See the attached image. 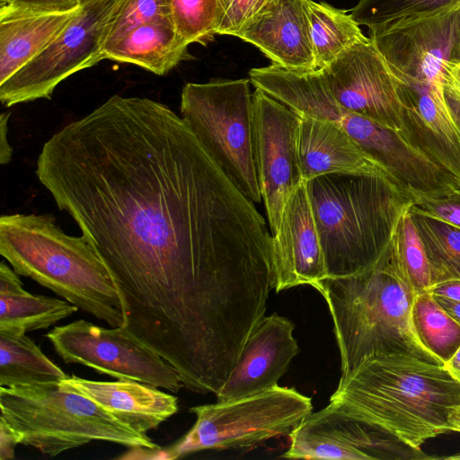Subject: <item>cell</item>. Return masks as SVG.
I'll list each match as a JSON object with an SVG mask.
<instances>
[{
    "mask_svg": "<svg viewBox=\"0 0 460 460\" xmlns=\"http://www.w3.org/2000/svg\"><path fill=\"white\" fill-rule=\"evenodd\" d=\"M36 174L108 266L122 327L185 385L228 373L274 288L272 235L182 118L113 95L43 145Z\"/></svg>",
    "mask_w": 460,
    "mask_h": 460,
    "instance_id": "1",
    "label": "cell"
},
{
    "mask_svg": "<svg viewBox=\"0 0 460 460\" xmlns=\"http://www.w3.org/2000/svg\"><path fill=\"white\" fill-rule=\"evenodd\" d=\"M330 401L420 449L450 431V418L460 408V382L444 365L406 353L379 354L341 377Z\"/></svg>",
    "mask_w": 460,
    "mask_h": 460,
    "instance_id": "2",
    "label": "cell"
},
{
    "mask_svg": "<svg viewBox=\"0 0 460 460\" xmlns=\"http://www.w3.org/2000/svg\"><path fill=\"white\" fill-rule=\"evenodd\" d=\"M324 298L341 358V377L366 358L406 353L444 365L420 341L411 323L416 292L400 268L391 241L370 268L326 277L314 288Z\"/></svg>",
    "mask_w": 460,
    "mask_h": 460,
    "instance_id": "3",
    "label": "cell"
},
{
    "mask_svg": "<svg viewBox=\"0 0 460 460\" xmlns=\"http://www.w3.org/2000/svg\"><path fill=\"white\" fill-rule=\"evenodd\" d=\"M327 277L359 273L381 257L411 199L381 169L305 181Z\"/></svg>",
    "mask_w": 460,
    "mask_h": 460,
    "instance_id": "4",
    "label": "cell"
},
{
    "mask_svg": "<svg viewBox=\"0 0 460 460\" xmlns=\"http://www.w3.org/2000/svg\"><path fill=\"white\" fill-rule=\"evenodd\" d=\"M0 254L17 274L111 327L124 325L123 299L103 259L86 234H66L52 215H3Z\"/></svg>",
    "mask_w": 460,
    "mask_h": 460,
    "instance_id": "5",
    "label": "cell"
},
{
    "mask_svg": "<svg viewBox=\"0 0 460 460\" xmlns=\"http://www.w3.org/2000/svg\"><path fill=\"white\" fill-rule=\"evenodd\" d=\"M0 411L19 444L49 456L92 441L159 447L147 435L129 429L94 401L60 383L0 386Z\"/></svg>",
    "mask_w": 460,
    "mask_h": 460,
    "instance_id": "6",
    "label": "cell"
},
{
    "mask_svg": "<svg viewBox=\"0 0 460 460\" xmlns=\"http://www.w3.org/2000/svg\"><path fill=\"white\" fill-rule=\"evenodd\" d=\"M192 428L167 447L131 448L122 458L178 459L208 449H250L296 429L313 412L312 399L277 385L228 402L190 408Z\"/></svg>",
    "mask_w": 460,
    "mask_h": 460,
    "instance_id": "7",
    "label": "cell"
},
{
    "mask_svg": "<svg viewBox=\"0 0 460 460\" xmlns=\"http://www.w3.org/2000/svg\"><path fill=\"white\" fill-rule=\"evenodd\" d=\"M250 79L188 83L181 113L231 182L252 202L261 201L254 146Z\"/></svg>",
    "mask_w": 460,
    "mask_h": 460,
    "instance_id": "8",
    "label": "cell"
},
{
    "mask_svg": "<svg viewBox=\"0 0 460 460\" xmlns=\"http://www.w3.org/2000/svg\"><path fill=\"white\" fill-rule=\"evenodd\" d=\"M119 0L83 3L63 31L38 56L0 84L7 107L50 99L65 79L103 59L106 29Z\"/></svg>",
    "mask_w": 460,
    "mask_h": 460,
    "instance_id": "9",
    "label": "cell"
},
{
    "mask_svg": "<svg viewBox=\"0 0 460 460\" xmlns=\"http://www.w3.org/2000/svg\"><path fill=\"white\" fill-rule=\"evenodd\" d=\"M46 337L65 363L172 393L183 387L177 370L122 326L105 328L80 319L55 327Z\"/></svg>",
    "mask_w": 460,
    "mask_h": 460,
    "instance_id": "10",
    "label": "cell"
},
{
    "mask_svg": "<svg viewBox=\"0 0 460 460\" xmlns=\"http://www.w3.org/2000/svg\"><path fill=\"white\" fill-rule=\"evenodd\" d=\"M288 459H429L335 401L310 413L289 434Z\"/></svg>",
    "mask_w": 460,
    "mask_h": 460,
    "instance_id": "11",
    "label": "cell"
},
{
    "mask_svg": "<svg viewBox=\"0 0 460 460\" xmlns=\"http://www.w3.org/2000/svg\"><path fill=\"white\" fill-rule=\"evenodd\" d=\"M368 33L394 74L444 85L446 67L460 62V2L369 29Z\"/></svg>",
    "mask_w": 460,
    "mask_h": 460,
    "instance_id": "12",
    "label": "cell"
},
{
    "mask_svg": "<svg viewBox=\"0 0 460 460\" xmlns=\"http://www.w3.org/2000/svg\"><path fill=\"white\" fill-rule=\"evenodd\" d=\"M252 106L258 181L274 234L287 200L304 182L297 146L300 116L257 88Z\"/></svg>",
    "mask_w": 460,
    "mask_h": 460,
    "instance_id": "13",
    "label": "cell"
},
{
    "mask_svg": "<svg viewBox=\"0 0 460 460\" xmlns=\"http://www.w3.org/2000/svg\"><path fill=\"white\" fill-rule=\"evenodd\" d=\"M321 70L343 108L400 131L394 75L369 38L345 50Z\"/></svg>",
    "mask_w": 460,
    "mask_h": 460,
    "instance_id": "14",
    "label": "cell"
},
{
    "mask_svg": "<svg viewBox=\"0 0 460 460\" xmlns=\"http://www.w3.org/2000/svg\"><path fill=\"white\" fill-rule=\"evenodd\" d=\"M274 289L314 288L327 277L324 257L305 181L289 196L271 234Z\"/></svg>",
    "mask_w": 460,
    "mask_h": 460,
    "instance_id": "15",
    "label": "cell"
},
{
    "mask_svg": "<svg viewBox=\"0 0 460 460\" xmlns=\"http://www.w3.org/2000/svg\"><path fill=\"white\" fill-rule=\"evenodd\" d=\"M295 324L273 313L264 316L247 339L231 375L216 394L228 402L273 388L299 353Z\"/></svg>",
    "mask_w": 460,
    "mask_h": 460,
    "instance_id": "16",
    "label": "cell"
},
{
    "mask_svg": "<svg viewBox=\"0 0 460 460\" xmlns=\"http://www.w3.org/2000/svg\"><path fill=\"white\" fill-rule=\"evenodd\" d=\"M352 140L412 199L460 189V180L413 146L402 133L363 117Z\"/></svg>",
    "mask_w": 460,
    "mask_h": 460,
    "instance_id": "17",
    "label": "cell"
},
{
    "mask_svg": "<svg viewBox=\"0 0 460 460\" xmlns=\"http://www.w3.org/2000/svg\"><path fill=\"white\" fill-rule=\"evenodd\" d=\"M234 37L256 46L273 65L316 69L306 0H270Z\"/></svg>",
    "mask_w": 460,
    "mask_h": 460,
    "instance_id": "18",
    "label": "cell"
},
{
    "mask_svg": "<svg viewBox=\"0 0 460 460\" xmlns=\"http://www.w3.org/2000/svg\"><path fill=\"white\" fill-rule=\"evenodd\" d=\"M60 385L94 401L121 423L142 435L178 411L176 396L137 381H93L72 376Z\"/></svg>",
    "mask_w": 460,
    "mask_h": 460,
    "instance_id": "19",
    "label": "cell"
},
{
    "mask_svg": "<svg viewBox=\"0 0 460 460\" xmlns=\"http://www.w3.org/2000/svg\"><path fill=\"white\" fill-rule=\"evenodd\" d=\"M297 146L304 181L331 172L378 168L341 128L329 121L300 116Z\"/></svg>",
    "mask_w": 460,
    "mask_h": 460,
    "instance_id": "20",
    "label": "cell"
},
{
    "mask_svg": "<svg viewBox=\"0 0 460 460\" xmlns=\"http://www.w3.org/2000/svg\"><path fill=\"white\" fill-rule=\"evenodd\" d=\"M189 44L172 18L139 25L103 48V59L129 63L164 75L189 58Z\"/></svg>",
    "mask_w": 460,
    "mask_h": 460,
    "instance_id": "21",
    "label": "cell"
},
{
    "mask_svg": "<svg viewBox=\"0 0 460 460\" xmlns=\"http://www.w3.org/2000/svg\"><path fill=\"white\" fill-rule=\"evenodd\" d=\"M77 10L0 20V84L44 50Z\"/></svg>",
    "mask_w": 460,
    "mask_h": 460,
    "instance_id": "22",
    "label": "cell"
},
{
    "mask_svg": "<svg viewBox=\"0 0 460 460\" xmlns=\"http://www.w3.org/2000/svg\"><path fill=\"white\" fill-rule=\"evenodd\" d=\"M67 377L26 333L0 330V386L61 383Z\"/></svg>",
    "mask_w": 460,
    "mask_h": 460,
    "instance_id": "23",
    "label": "cell"
},
{
    "mask_svg": "<svg viewBox=\"0 0 460 460\" xmlns=\"http://www.w3.org/2000/svg\"><path fill=\"white\" fill-rule=\"evenodd\" d=\"M316 69H322L357 43L367 40L350 13L324 2L306 0Z\"/></svg>",
    "mask_w": 460,
    "mask_h": 460,
    "instance_id": "24",
    "label": "cell"
},
{
    "mask_svg": "<svg viewBox=\"0 0 460 460\" xmlns=\"http://www.w3.org/2000/svg\"><path fill=\"white\" fill-rule=\"evenodd\" d=\"M409 210L427 254L431 286L460 279V228L411 206Z\"/></svg>",
    "mask_w": 460,
    "mask_h": 460,
    "instance_id": "25",
    "label": "cell"
},
{
    "mask_svg": "<svg viewBox=\"0 0 460 460\" xmlns=\"http://www.w3.org/2000/svg\"><path fill=\"white\" fill-rule=\"evenodd\" d=\"M79 308L66 300L22 293L0 296V330L26 333L47 329Z\"/></svg>",
    "mask_w": 460,
    "mask_h": 460,
    "instance_id": "26",
    "label": "cell"
},
{
    "mask_svg": "<svg viewBox=\"0 0 460 460\" xmlns=\"http://www.w3.org/2000/svg\"><path fill=\"white\" fill-rule=\"evenodd\" d=\"M411 323L420 341L443 364L460 346V324L429 291L416 294L411 307Z\"/></svg>",
    "mask_w": 460,
    "mask_h": 460,
    "instance_id": "27",
    "label": "cell"
},
{
    "mask_svg": "<svg viewBox=\"0 0 460 460\" xmlns=\"http://www.w3.org/2000/svg\"><path fill=\"white\" fill-rule=\"evenodd\" d=\"M409 208L398 220L391 246L400 268L417 294L428 291L431 280L427 254Z\"/></svg>",
    "mask_w": 460,
    "mask_h": 460,
    "instance_id": "28",
    "label": "cell"
},
{
    "mask_svg": "<svg viewBox=\"0 0 460 460\" xmlns=\"http://www.w3.org/2000/svg\"><path fill=\"white\" fill-rule=\"evenodd\" d=\"M459 2L460 0H358L350 14L359 26L373 29L402 18L432 13Z\"/></svg>",
    "mask_w": 460,
    "mask_h": 460,
    "instance_id": "29",
    "label": "cell"
},
{
    "mask_svg": "<svg viewBox=\"0 0 460 460\" xmlns=\"http://www.w3.org/2000/svg\"><path fill=\"white\" fill-rule=\"evenodd\" d=\"M170 4L175 30L189 45H205L217 34L219 0H170Z\"/></svg>",
    "mask_w": 460,
    "mask_h": 460,
    "instance_id": "30",
    "label": "cell"
},
{
    "mask_svg": "<svg viewBox=\"0 0 460 460\" xmlns=\"http://www.w3.org/2000/svg\"><path fill=\"white\" fill-rule=\"evenodd\" d=\"M164 18H171L170 0H119L107 25L105 45L139 25Z\"/></svg>",
    "mask_w": 460,
    "mask_h": 460,
    "instance_id": "31",
    "label": "cell"
},
{
    "mask_svg": "<svg viewBox=\"0 0 460 460\" xmlns=\"http://www.w3.org/2000/svg\"><path fill=\"white\" fill-rule=\"evenodd\" d=\"M411 207L460 228V189L430 195H418Z\"/></svg>",
    "mask_w": 460,
    "mask_h": 460,
    "instance_id": "32",
    "label": "cell"
},
{
    "mask_svg": "<svg viewBox=\"0 0 460 460\" xmlns=\"http://www.w3.org/2000/svg\"><path fill=\"white\" fill-rule=\"evenodd\" d=\"M270 0H219L220 19L217 34L234 36Z\"/></svg>",
    "mask_w": 460,
    "mask_h": 460,
    "instance_id": "33",
    "label": "cell"
},
{
    "mask_svg": "<svg viewBox=\"0 0 460 460\" xmlns=\"http://www.w3.org/2000/svg\"><path fill=\"white\" fill-rule=\"evenodd\" d=\"M81 5L80 0H0V20L68 13L77 10Z\"/></svg>",
    "mask_w": 460,
    "mask_h": 460,
    "instance_id": "34",
    "label": "cell"
},
{
    "mask_svg": "<svg viewBox=\"0 0 460 460\" xmlns=\"http://www.w3.org/2000/svg\"><path fill=\"white\" fill-rule=\"evenodd\" d=\"M24 291L19 274L2 261L0 263V296L15 295Z\"/></svg>",
    "mask_w": 460,
    "mask_h": 460,
    "instance_id": "35",
    "label": "cell"
},
{
    "mask_svg": "<svg viewBox=\"0 0 460 460\" xmlns=\"http://www.w3.org/2000/svg\"><path fill=\"white\" fill-rule=\"evenodd\" d=\"M19 445L14 430L0 419V460H12L15 456V447Z\"/></svg>",
    "mask_w": 460,
    "mask_h": 460,
    "instance_id": "36",
    "label": "cell"
},
{
    "mask_svg": "<svg viewBox=\"0 0 460 460\" xmlns=\"http://www.w3.org/2000/svg\"><path fill=\"white\" fill-rule=\"evenodd\" d=\"M428 291L433 296L460 301V279L447 280L432 285Z\"/></svg>",
    "mask_w": 460,
    "mask_h": 460,
    "instance_id": "37",
    "label": "cell"
},
{
    "mask_svg": "<svg viewBox=\"0 0 460 460\" xmlns=\"http://www.w3.org/2000/svg\"><path fill=\"white\" fill-rule=\"evenodd\" d=\"M9 113H2L0 116V163L6 164L10 162L13 148L7 139Z\"/></svg>",
    "mask_w": 460,
    "mask_h": 460,
    "instance_id": "38",
    "label": "cell"
},
{
    "mask_svg": "<svg viewBox=\"0 0 460 460\" xmlns=\"http://www.w3.org/2000/svg\"><path fill=\"white\" fill-rule=\"evenodd\" d=\"M446 84L460 101V62L449 64L447 67Z\"/></svg>",
    "mask_w": 460,
    "mask_h": 460,
    "instance_id": "39",
    "label": "cell"
},
{
    "mask_svg": "<svg viewBox=\"0 0 460 460\" xmlns=\"http://www.w3.org/2000/svg\"><path fill=\"white\" fill-rule=\"evenodd\" d=\"M433 296V295H432ZM437 303L460 324V301L440 296H433Z\"/></svg>",
    "mask_w": 460,
    "mask_h": 460,
    "instance_id": "40",
    "label": "cell"
},
{
    "mask_svg": "<svg viewBox=\"0 0 460 460\" xmlns=\"http://www.w3.org/2000/svg\"><path fill=\"white\" fill-rule=\"evenodd\" d=\"M445 368L460 382V346L454 355L444 364Z\"/></svg>",
    "mask_w": 460,
    "mask_h": 460,
    "instance_id": "41",
    "label": "cell"
},
{
    "mask_svg": "<svg viewBox=\"0 0 460 460\" xmlns=\"http://www.w3.org/2000/svg\"><path fill=\"white\" fill-rule=\"evenodd\" d=\"M450 431L460 432V408L450 418Z\"/></svg>",
    "mask_w": 460,
    "mask_h": 460,
    "instance_id": "42",
    "label": "cell"
},
{
    "mask_svg": "<svg viewBox=\"0 0 460 460\" xmlns=\"http://www.w3.org/2000/svg\"><path fill=\"white\" fill-rule=\"evenodd\" d=\"M80 1H81V4H83V3H85V2H87L89 0H80Z\"/></svg>",
    "mask_w": 460,
    "mask_h": 460,
    "instance_id": "43",
    "label": "cell"
}]
</instances>
